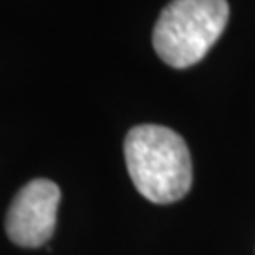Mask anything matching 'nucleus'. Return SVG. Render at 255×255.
<instances>
[{
	"label": "nucleus",
	"instance_id": "f03ea898",
	"mask_svg": "<svg viewBox=\"0 0 255 255\" xmlns=\"http://www.w3.org/2000/svg\"><path fill=\"white\" fill-rule=\"evenodd\" d=\"M227 21V0H172L155 23V51L172 68H189L214 47Z\"/></svg>",
	"mask_w": 255,
	"mask_h": 255
},
{
	"label": "nucleus",
	"instance_id": "f257e3e1",
	"mask_svg": "<svg viewBox=\"0 0 255 255\" xmlns=\"http://www.w3.org/2000/svg\"><path fill=\"white\" fill-rule=\"evenodd\" d=\"M125 163L138 193L155 204L180 201L191 189V155L185 140L172 128H130L125 138Z\"/></svg>",
	"mask_w": 255,
	"mask_h": 255
},
{
	"label": "nucleus",
	"instance_id": "7ed1b4c3",
	"mask_svg": "<svg viewBox=\"0 0 255 255\" xmlns=\"http://www.w3.org/2000/svg\"><path fill=\"white\" fill-rule=\"evenodd\" d=\"M61 202L59 185L46 178L28 182L15 195L6 218L9 240L23 248L44 246L53 237Z\"/></svg>",
	"mask_w": 255,
	"mask_h": 255
}]
</instances>
